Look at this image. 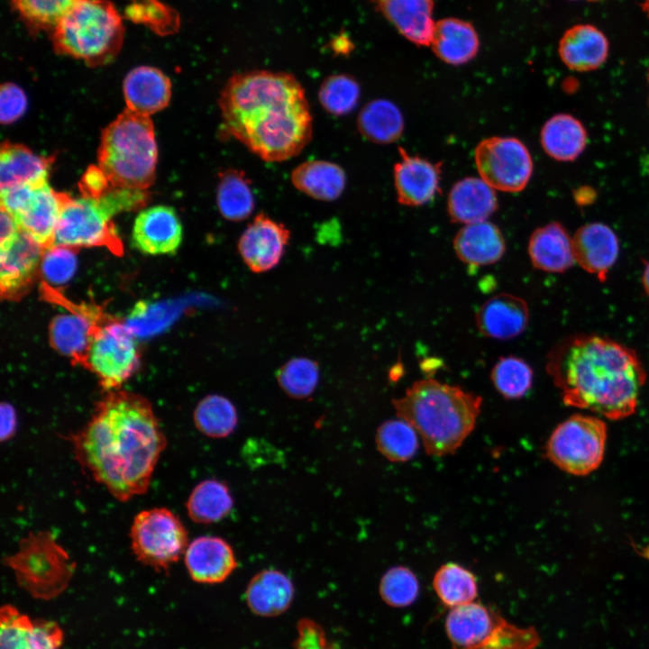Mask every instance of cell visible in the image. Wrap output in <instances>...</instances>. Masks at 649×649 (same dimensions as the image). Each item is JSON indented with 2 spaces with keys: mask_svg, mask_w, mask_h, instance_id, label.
Instances as JSON below:
<instances>
[{
  "mask_svg": "<svg viewBox=\"0 0 649 649\" xmlns=\"http://www.w3.org/2000/svg\"><path fill=\"white\" fill-rule=\"evenodd\" d=\"M67 439L79 465L120 501L147 491L167 443L150 402L126 391H109Z\"/></svg>",
  "mask_w": 649,
  "mask_h": 649,
  "instance_id": "obj_1",
  "label": "cell"
},
{
  "mask_svg": "<svg viewBox=\"0 0 649 649\" xmlns=\"http://www.w3.org/2000/svg\"><path fill=\"white\" fill-rule=\"evenodd\" d=\"M224 130L268 162L298 155L310 142L313 119L305 90L289 73L233 75L218 98Z\"/></svg>",
  "mask_w": 649,
  "mask_h": 649,
  "instance_id": "obj_2",
  "label": "cell"
},
{
  "mask_svg": "<svg viewBox=\"0 0 649 649\" xmlns=\"http://www.w3.org/2000/svg\"><path fill=\"white\" fill-rule=\"evenodd\" d=\"M546 370L565 405L618 420L631 416L646 380L630 348L593 334L569 336L552 348Z\"/></svg>",
  "mask_w": 649,
  "mask_h": 649,
  "instance_id": "obj_3",
  "label": "cell"
},
{
  "mask_svg": "<svg viewBox=\"0 0 649 649\" xmlns=\"http://www.w3.org/2000/svg\"><path fill=\"white\" fill-rule=\"evenodd\" d=\"M392 405L397 416L415 428L425 452L440 457L453 453L473 431L482 398L459 386L424 379Z\"/></svg>",
  "mask_w": 649,
  "mask_h": 649,
  "instance_id": "obj_4",
  "label": "cell"
},
{
  "mask_svg": "<svg viewBox=\"0 0 649 649\" xmlns=\"http://www.w3.org/2000/svg\"><path fill=\"white\" fill-rule=\"evenodd\" d=\"M99 168L113 187L146 190L155 180L158 148L150 116L129 109L102 132Z\"/></svg>",
  "mask_w": 649,
  "mask_h": 649,
  "instance_id": "obj_5",
  "label": "cell"
},
{
  "mask_svg": "<svg viewBox=\"0 0 649 649\" xmlns=\"http://www.w3.org/2000/svg\"><path fill=\"white\" fill-rule=\"evenodd\" d=\"M122 15L108 0H80L51 31L54 50L59 55L98 67L111 62L123 41Z\"/></svg>",
  "mask_w": 649,
  "mask_h": 649,
  "instance_id": "obj_6",
  "label": "cell"
},
{
  "mask_svg": "<svg viewBox=\"0 0 649 649\" xmlns=\"http://www.w3.org/2000/svg\"><path fill=\"white\" fill-rule=\"evenodd\" d=\"M17 583L33 598L52 599L69 586L76 564L49 531L31 532L3 561Z\"/></svg>",
  "mask_w": 649,
  "mask_h": 649,
  "instance_id": "obj_7",
  "label": "cell"
},
{
  "mask_svg": "<svg viewBox=\"0 0 649 649\" xmlns=\"http://www.w3.org/2000/svg\"><path fill=\"white\" fill-rule=\"evenodd\" d=\"M607 440L603 420L574 415L561 423L546 444L548 459L559 469L572 475H587L602 462Z\"/></svg>",
  "mask_w": 649,
  "mask_h": 649,
  "instance_id": "obj_8",
  "label": "cell"
},
{
  "mask_svg": "<svg viewBox=\"0 0 649 649\" xmlns=\"http://www.w3.org/2000/svg\"><path fill=\"white\" fill-rule=\"evenodd\" d=\"M131 547L136 559L158 571H166L184 555L187 532L177 515L166 507L138 513L130 530Z\"/></svg>",
  "mask_w": 649,
  "mask_h": 649,
  "instance_id": "obj_9",
  "label": "cell"
},
{
  "mask_svg": "<svg viewBox=\"0 0 649 649\" xmlns=\"http://www.w3.org/2000/svg\"><path fill=\"white\" fill-rule=\"evenodd\" d=\"M112 216L99 200L84 197L73 198L64 193L54 245L75 249L105 247L121 256L123 243Z\"/></svg>",
  "mask_w": 649,
  "mask_h": 649,
  "instance_id": "obj_10",
  "label": "cell"
},
{
  "mask_svg": "<svg viewBox=\"0 0 649 649\" xmlns=\"http://www.w3.org/2000/svg\"><path fill=\"white\" fill-rule=\"evenodd\" d=\"M137 343L131 329L114 317L99 325L90 344L87 369L104 389H117L137 370Z\"/></svg>",
  "mask_w": 649,
  "mask_h": 649,
  "instance_id": "obj_11",
  "label": "cell"
},
{
  "mask_svg": "<svg viewBox=\"0 0 649 649\" xmlns=\"http://www.w3.org/2000/svg\"><path fill=\"white\" fill-rule=\"evenodd\" d=\"M480 178L494 189L520 192L533 173L528 149L515 137L494 136L482 140L474 151Z\"/></svg>",
  "mask_w": 649,
  "mask_h": 649,
  "instance_id": "obj_12",
  "label": "cell"
},
{
  "mask_svg": "<svg viewBox=\"0 0 649 649\" xmlns=\"http://www.w3.org/2000/svg\"><path fill=\"white\" fill-rule=\"evenodd\" d=\"M55 291L51 298L69 310L54 316L49 326L50 345L73 364L87 369L90 344L96 329L112 316L95 305L70 302Z\"/></svg>",
  "mask_w": 649,
  "mask_h": 649,
  "instance_id": "obj_13",
  "label": "cell"
},
{
  "mask_svg": "<svg viewBox=\"0 0 649 649\" xmlns=\"http://www.w3.org/2000/svg\"><path fill=\"white\" fill-rule=\"evenodd\" d=\"M290 239V231L261 213L245 228L238 241V251L245 265L255 273L276 267Z\"/></svg>",
  "mask_w": 649,
  "mask_h": 649,
  "instance_id": "obj_14",
  "label": "cell"
},
{
  "mask_svg": "<svg viewBox=\"0 0 649 649\" xmlns=\"http://www.w3.org/2000/svg\"><path fill=\"white\" fill-rule=\"evenodd\" d=\"M0 252L1 297L19 300L33 283L44 249L21 230L13 242Z\"/></svg>",
  "mask_w": 649,
  "mask_h": 649,
  "instance_id": "obj_15",
  "label": "cell"
},
{
  "mask_svg": "<svg viewBox=\"0 0 649 649\" xmlns=\"http://www.w3.org/2000/svg\"><path fill=\"white\" fill-rule=\"evenodd\" d=\"M63 632L59 626L45 619H34L12 605L0 611V649H62Z\"/></svg>",
  "mask_w": 649,
  "mask_h": 649,
  "instance_id": "obj_16",
  "label": "cell"
},
{
  "mask_svg": "<svg viewBox=\"0 0 649 649\" xmlns=\"http://www.w3.org/2000/svg\"><path fill=\"white\" fill-rule=\"evenodd\" d=\"M400 160L394 165L393 178L398 201L407 206H423L440 192L442 164L398 147Z\"/></svg>",
  "mask_w": 649,
  "mask_h": 649,
  "instance_id": "obj_17",
  "label": "cell"
},
{
  "mask_svg": "<svg viewBox=\"0 0 649 649\" xmlns=\"http://www.w3.org/2000/svg\"><path fill=\"white\" fill-rule=\"evenodd\" d=\"M182 225L175 210L155 206L139 213L135 218L132 241L142 253H174L182 241Z\"/></svg>",
  "mask_w": 649,
  "mask_h": 649,
  "instance_id": "obj_18",
  "label": "cell"
},
{
  "mask_svg": "<svg viewBox=\"0 0 649 649\" xmlns=\"http://www.w3.org/2000/svg\"><path fill=\"white\" fill-rule=\"evenodd\" d=\"M184 562L191 579L205 584L224 581L238 565L232 546L224 539L213 535L199 536L190 542Z\"/></svg>",
  "mask_w": 649,
  "mask_h": 649,
  "instance_id": "obj_19",
  "label": "cell"
},
{
  "mask_svg": "<svg viewBox=\"0 0 649 649\" xmlns=\"http://www.w3.org/2000/svg\"><path fill=\"white\" fill-rule=\"evenodd\" d=\"M529 308L520 297L500 293L489 297L478 309L476 326L485 337L509 340L520 335L529 322Z\"/></svg>",
  "mask_w": 649,
  "mask_h": 649,
  "instance_id": "obj_20",
  "label": "cell"
},
{
  "mask_svg": "<svg viewBox=\"0 0 649 649\" xmlns=\"http://www.w3.org/2000/svg\"><path fill=\"white\" fill-rule=\"evenodd\" d=\"M575 262L604 281L615 264L619 242L615 232L601 223L580 226L572 236Z\"/></svg>",
  "mask_w": 649,
  "mask_h": 649,
  "instance_id": "obj_21",
  "label": "cell"
},
{
  "mask_svg": "<svg viewBox=\"0 0 649 649\" xmlns=\"http://www.w3.org/2000/svg\"><path fill=\"white\" fill-rule=\"evenodd\" d=\"M376 9L407 40L430 46L435 23L434 0H372Z\"/></svg>",
  "mask_w": 649,
  "mask_h": 649,
  "instance_id": "obj_22",
  "label": "cell"
},
{
  "mask_svg": "<svg viewBox=\"0 0 649 649\" xmlns=\"http://www.w3.org/2000/svg\"><path fill=\"white\" fill-rule=\"evenodd\" d=\"M123 90L127 109L150 116L169 105L171 83L161 70L140 66L125 76Z\"/></svg>",
  "mask_w": 649,
  "mask_h": 649,
  "instance_id": "obj_23",
  "label": "cell"
},
{
  "mask_svg": "<svg viewBox=\"0 0 649 649\" xmlns=\"http://www.w3.org/2000/svg\"><path fill=\"white\" fill-rule=\"evenodd\" d=\"M501 618L492 608L475 601L454 607L445 620L447 636L453 649H472L494 631Z\"/></svg>",
  "mask_w": 649,
  "mask_h": 649,
  "instance_id": "obj_24",
  "label": "cell"
},
{
  "mask_svg": "<svg viewBox=\"0 0 649 649\" xmlns=\"http://www.w3.org/2000/svg\"><path fill=\"white\" fill-rule=\"evenodd\" d=\"M498 209L494 188L480 178L467 177L457 181L447 198L452 222L471 224L487 219Z\"/></svg>",
  "mask_w": 649,
  "mask_h": 649,
  "instance_id": "obj_25",
  "label": "cell"
},
{
  "mask_svg": "<svg viewBox=\"0 0 649 649\" xmlns=\"http://www.w3.org/2000/svg\"><path fill=\"white\" fill-rule=\"evenodd\" d=\"M532 265L550 273H562L575 262L571 237L560 223H549L536 228L528 241Z\"/></svg>",
  "mask_w": 649,
  "mask_h": 649,
  "instance_id": "obj_26",
  "label": "cell"
},
{
  "mask_svg": "<svg viewBox=\"0 0 649 649\" xmlns=\"http://www.w3.org/2000/svg\"><path fill=\"white\" fill-rule=\"evenodd\" d=\"M455 254L470 266H486L498 262L506 252V242L500 229L489 221L465 224L453 239Z\"/></svg>",
  "mask_w": 649,
  "mask_h": 649,
  "instance_id": "obj_27",
  "label": "cell"
},
{
  "mask_svg": "<svg viewBox=\"0 0 649 649\" xmlns=\"http://www.w3.org/2000/svg\"><path fill=\"white\" fill-rule=\"evenodd\" d=\"M562 62L575 71L599 69L607 59L608 41L606 36L590 24H578L567 30L558 48Z\"/></svg>",
  "mask_w": 649,
  "mask_h": 649,
  "instance_id": "obj_28",
  "label": "cell"
},
{
  "mask_svg": "<svg viewBox=\"0 0 649 649\" xmlns=\"http://www.w3.org/2000/svg\"><path fill=\"white\" fill-rule=\"evenodd\" d=\"M64 193L53 190L48 182L37 187L26 209L16 220L21 230L33 238L44 250L54 245Z\"/></svg>",
  "mask_w": 649,
  "mask_h": 649,
  "instance_id": "obj_29",
  "label": "cell"
},
{
  "mask_svg": "<svg viewBox=\"0 0 649 649\" xmlns=\"http://www.w3.org/2000/svg\"><path fill=\"white\" fill-rule=\"evenodd\" d=\"M294 593L293 582L285 573L267 569L251 579L245 590V600L254 614L275 617L288 608Z\"/></svg>",
  "mask_w": 649,
  "mask_h": 649,
  "instance_id": "obj_30",
  "label": "cell"
},
{
  "mask_svg": "<svg viewBox=\"0 0 649 649\" xmlns=\"http://www.w3.org/2000/svg\"><path fill=\"white\" fill-rule=\"evenodd\" d=\"M430 46L441 60L459 66L468 63L477 55L480 39L470 22L448 17L435 23Z\"/></svg>",
  "mask_w": 649,
  "mask_h": 649,
  "instance_id": "obj_31",
  "label": "cell"
},
{
  "mask_svg": "<svg viewBox=\"0 0 649 649\" xmlns=\"http://www.w3.org/2000/svg\"><path fill=\"white\" fill-rule=\"evenodd\" d=\"M52 160L34 153L23 144L4 142L0 151L1 188L18 184L39 186L48 182Z\"/></svg>",
  "mask_w": 649,
  "mask_h": 649,
  "instance_id": "obj_32",
  "label": "cell"
},
{
  "mask_svg": "<svg viewBox=\"0 0 649 649\" xmlns=\"http://www.w3.org/2000/svg\"><path fill=\"white\" fill-rule=\"evenodd\" d=\"M545 153L559 161H572L585 150L588 133L580 120L569 114L550 117L540 133Z\"/></svg>",
  "mask_w": 649,
  "mask_h": 649,
  "instance_id": "obj_33",
  "label": "cell"
},
{
  "mask_svg": "<svg viewBox=\"0 0 649 649\" xmlns=\"http://www.w3.org/2000/svg\"><path fill=\"white\" fill-rule=\"evenodd\" d=\"M294 187L320 201L336 200L343 192L346 176L343 168L334 162L313 160L299 164L291 172Z\"/></svg>",
  "mask_w": 649,
  "mask_h": 649,
  "instance_id": "obj_34",
  "label": "cell"
},
{
  "mask_svg": "<svg viewBox=\"0 0 649 649\" xmlns=\"http://www.w3.org/2000/svg\"><path fill=\"white\" fill-rule=\"evenodd\" d=\"M404 124L400 109L386 99H375L367 103L357 118L360 133L377 144L397 142L403 133Z\"/></svg>",
  "mask_w": 649,
  "mask_h": 649,
  "instance_id": "obj_35",
  "label": "cell"
},
{
  "mask_svg": "<svg viewBox=\"0 0 649 649\" xmlns=\"http://www.w3.org/2000/svg\"><path fill=\"white\" fill-rule=\"evenodd\" d=\"M186 507L192 521L212 524L222 520L232 511L233 498L224 482L208 479L193 489Z\"/></svg>",
  "mask_w": 649,
  "mask_h": 649,
  "instance_id": "obj_36",
  "label": "cell"
},
{
  "mask_svg": "<svg viewBox=\"0 0 649 649\" xmlns=\"http://www.w3.org/2000/svg\"><path fill=\"white\" fill-rule=\"evenodd\" d=\"M254 195L246 173L227 169L219 174L216 206L221 215L233 222L248 218L254 209Z\"/></svg>",
  "mask_w": 649,
  "mask_h": 649,
  "instance_id": "obj_37",
  "label": "cell"
},
{
  "mask_svg": "<svg viewBox=\"0 0 649 649\" xmlns=\"http://www.w3.org/2000/svg\"><path fill=\"white\" fill-rule=\"evenodd\" d=\"M193 418L197 430L211 438L227 437L233 433L238 424L234 405L218 394L202 398L194 410Z\"/></svg>",
  "mask_w": 649,
  "mask_h": 649,
  "instance_id": "obj_38",
  "label": "cell"
},
{
  "mask_svg": "<svg viewBox=\"0 0 649 649\" xmlns=\"http://www.w3.org/2000/svg\"><path fill=\"white\" fill-rule=\"evenodd\" d=\"M433 588L440 600L451 608L473 602L478 595L475 575L455 562L445 563L437 570Z\"/></svg>",
  "mask_w": 649,
  "mask_h": 649,
  "instance_id": "obj_39",
  "label": "cell"
},
{
  "mask_svg": "<svg viewBox=\"0 0 649 649\" xmlns=\"http://www.w3.org/2000/svg\"><path fill=\"white\" fill-rule=\"evenodd\" d=\"M375 443L379 452L388 461L404 462L416 453L419 436L415 428L404 419H390L377 429Z\"/></svg>",
  "mask_w": 649,
  "mask_h": 649,
  "instance_id": "obj_40",
  "label": "cell"
},
{
  "mask_svg": "<svg viewBox=\"0 0 649 649\" xmlns=\"http://www.w3.org/2000/svg\"><path fill=\"white\" fill-rule=\"evenodd\" d=\"M534 372L523 359L507 355L499 357L490 371V380L505 398L517 399L532 388Z\"/></svg>",
  "mask_w": 649,
  "mask_h": 649,
  "instance_id": "obj_41",
  "label": "cell"
},
{
  "mask_svg": "<svg viewBox=\"0 0 649 649\" xmlns=\"http://www.w3.org/2000/svg\"><path fill=\"white\" fill-rule=\"evenodd\" d=\"M80 0H9L23 23L33 33L50 32Z\"/></svg>",
  "mask_w": 649,
  "mask_h": 649,
  "instance_id": "obj_42",
  "label": "cell"
},
{
  "mask_svg": "<svg viewBox=\"0 0 649 649\" xmlns=\"http://www.w3.org/2000/svg\"><path fill=\"white\" fill-rule=\"evenodd\" d=\"M361 96L358 82L350 75L336 74L326 78L318 90V100L329 114L341 116L351 113Z\"/></svg>",
  "mask_w": 649,
  "mask_h": 649,
  "instance_id": "obj_43",
  "label": "cell"
},
{
  "mask_svg": "<svg viewBox=\"0 0 649 649\" xmlns=\"http://www.w3.org/2000/svg\"><path fill=\"white\" fill-rule=\"evenodd\" d=\"M319 365L314 360L297 357L284 363L277 380L289 397L303 399L313 394L319 381Z\"/></svg>",
  "mask_w": 649,
  "mask_h": 649,
  "instance_id": "obj_44",
  "label": "cell"
},
{
  "mask_svg": "<svg viewBox=\"0 0 649 649\" xmlns=\"http://www.w3.org/2000/svg\"><path fill=\"white\" fill-rule=\"evenodd\" d=\"M125 15L161 35L174 33L179 28L178 13L160 0H134L126 7Z\"/></svg>",
  "mask_w": 649,
  "mask_h": 649,
  "instance_id": "obj_45",
  "label": "cell"
},
{
  "mask_svg": "<svg viewBox=\"0 0 649 649\" xmlns=\"http://www.w3.org/2000/svg\"><path fill=\"white\" fill-rule=\"evenodd\" d=\"M419 593L415 573L407 567L397 566L387 571L379 582V594L385 603L402 608L411 605Z\"/></svg>",
  "mask_w": 649,
  "mask_h": 649,
  "instance_id": "obj_46",
  "label": "cell"
},
{
  "mask_svg": "<svg viewBox=\"0 0 649 649\" xmlns=\"http://www.w3.org/2000/svg\"><path fill=\"white\" fill-rule=\"evenodd\" d=\"M540 642L533 627H518L501 618L494 631L472 649H534Z\"/></svg>",
  "mask_w": 649,
  "mask_h": 649,
  "instance_id": "obj_47",
  "label": "cell"
},
{
  "mask_svg": "<svg viewBox=\"0 0 649 649\" xmlns=\"http://www.w3.org/2000/svg\"><path fill=\"white\" fill-rule=\"evenodd\" d=\"M78 249L52 245L44 250L41 261V272L47 284L61 285L67 283L77 269Z\"/></svg>",
  "mask_w": 649,
  "mask_h": 649,
  "instance_id": "obj_48",
  "label": "cell"
},
{
  "mask_svg": "<svg viewBox=\"0 0 649 649\" xmlns=\"http://www.w3.org/2000/svg\"><path fill=\"white\" fill-rule=\"evenodd\" d=\"M27 108L24 91L14 83H5L0 89V120L9 124L18 120Z\"/></svg>",
  "mask_w": 649,
  "mask_h": 649,
  "instance_id": "obj_49",
  "label": "cell"
},
{
  "mask_svg": "<svg viewBox=\"0 0 649 649\" xmlns=\"http://www.w3.org/2000/svg\"><path fill=\"white\" fill-rule=\"evenodd\" d=\"M295 649H335L322 626L312 619H300Z\"/></svg>",
  "mask_w": 649,
  "mask_h": 649,
  "instance_id": "obj_50",
  "label": "cell"
},
{
  "mask_svg": "<svg viewBox=\"0 0 649 649\" xmlns=\"http://www.w3.org/2000/svg\"><path fill=\"white\" fill-rule=\"evenodd\" d=\"M39 186L18 184L1 188V209L18 216L29 206Z\"/></svg>",
  "mask_w": 649,
  "mask_h": 649,
  "instance_id": "obj_51",
  "label": "cell"
},
{
  "mask_svg": "<svg viewBox=\"0 0 649 649\" xmlns=\"http://www.w3.org/2000/svg\"><path fill=\"white\" fill-rule=\"evenodd\" d=\"M78 188L81 197L99 199L113 187L99 166H89L78 183Z\"/></svg>",
  "mask_w": 649,
  "mask_h": 649,
  "instance_id": "obj_52",
  "label": "cell"
},
{
  "mask_svg": "<svg viewBox=\"0 0 649 649\" xmlns=\"http://www.w3.org/2000/svg\"><path fill=\"white\" fill-rule=\"evenodd\" d=\"M0 222H1V234H0V250L6 248L9 244L13 242V241L17 237L19 233L21 232L20 225L16 220V218L11 215L10 213L6 212L4 209H1V216H0Z\"/></svg>",
  "mask_w": 649,
  "mask_h": 649,
  "instance_id": "obj_53",
  "label": "cell"
},
{
  "mask_svg": "<svg viewBox=\"0 0 649 649\" xmlns=\"http://www.w3.org/2000/svg\"><path fill=\"white\" fill-rule=\"evenodd\" d=\"M1 429L0 438L2 442L10 440L16 432L17 417L14 407L9 403L1 404Z\"/></svg>",
  "mask_w": 649,
  "mask_h": 649,
  "instance_id": "obj_54",
  "label": "cell"
},
{
  "mask_svg": "<svg viewBox=\"0 0 649 649\" xmlns=\"http://www.w3.org/2000/svg\"><path fill=\"white\" fill-rule=\"evenodd\" d=\"M642 280L644 290L649 297V261L646 263L644 270Z\"/></svg>",
  "mask_w": 649,
  "mask_h": 649,
  "instance_id": "obj_55",
  "label": "cell"
},
{
  "mask_svg": "<svg viewBox=\"0 0 649 649\" xmlns=\"http://www.w3.org/2000/svg\"><path fill=\"white\" fill-rule=\"evenodd\" d=\"M642 7L644 11L649 16V0H644V3L642 5Z\"/></svg>",
  "mask_w": 649,
  "mask_h": 649,
  "instance_id": "obj_56",
  "label": "cell"
},
{
  "mask_svg": "<svg viewBox=\"0 0 649 649\" xmlns=\"http://www.w3.org/2000/svg\"><path fill=\"white\" fill-rule=\"evenodd\" d=\"M648 79H649V77H648Z\"/></svg>",
  "mask_w": 649,
  "mask_h": 649,
  "instance_id": "obj_57",
  "label": "cell"
},
{
  "mask_svg": "<svg viewBox=\"0 0 649 649\" xmlns=\"http://www.w3.org/2000/svg\"><path fill=\"white\" fill-rule=\"evenodd\" d=\"M591 1V0H590Z\"/></svg>",
  "mask_w": 649,
  "mask_h": 649,
  "instance_id": "obj_58",
  "label": "cell"
}]
</instances>
